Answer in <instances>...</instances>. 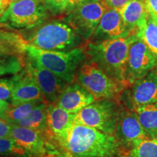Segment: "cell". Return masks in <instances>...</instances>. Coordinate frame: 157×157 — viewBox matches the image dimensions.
Wrapping results in <instances>:
<instances>
[{
    "label": "cell",
    "mask_w": 157,
    "mask_h": 157,
    "mask_svg": "<svg viewBox=\"0 0 157 157\" xmlns=\"http://www.w3.org/2000/svg\"><path fill=\"white\" fill-rule=\"evenodd\" d=\"M56 141L70 157H124L125 151L113 135L74 123Z\"/></svg>",
    "instance_id": "1"
},
{
    "label": "cell",
    "mask_w": 157,
    "mask_h": 157,
    "mask_svg": "<svg viewBox=\"0 0 157 157\" xmlns=\"http://www.w3.org/2000/svg\"><path fill=\"white\" fill-rule=\"evenodd\" d=\"M134 34L100 43L88 42L85 46L87 58L110 77L129 86L126 68L129 44Z\"/></svg>",
    "instance_id": "2"
},
{
    "label": "cell",
    "mask_w": 157,
    "mask_h": 157,
    "mask_svg": "<svg viewBox=\"0 0 157 157\" xmlns=\"http://www.w3.org/2000/svg\"><path fill=\"white\" fill-rule=\"evenodd\" d=\"M25 40L36 48L56 52H68L83 47L85 42L63 19L47 21Z\"/></svg>",
    "instance_id": "3"
},
{
    "label": "cell",
    "mask_w": 157,
    "mask_h": 157,
    "mask_svg": "<svg viewBox=\"0 0 157 157\" xmlns=\"http://www.w3.org/2000/svg\"><path fill=\"white\" fill-rule=\"evenodd\" d=\"M25 55L68 84L74 82L78 69L87 60L85 46L68 52H56L41 50L28 44Z\"/></svg>",
    "instance_id": "4"
},
{
    "label": "cell",
    "mask_w": 157,
    "mask_h": 157,
    "mask_svg": "<svg viewBox=\"0 0 157 157\" xmlns=\"http://www.w3.org/2000/svg\"><path fill=\"white\" fill-rule=\"evenodd\" d=\"M51 15L43 0L12 2L0 16V26L9 29L28 30L39 27Z\"/></svg>",
    "instance_id": "5"
},
{
    "label": "cell",
    "mask_w": 157,
    "mask_h": 157,
    "mask_svg": "<svg viewBox=\"0 0 157 157\" xmlns=\"http://www.w3.org/2000/svg\"><path fill=\"white\" fill-rule=\"evenodd\" d=\"M75 81L91 93L96 101L114 100L128 87L110 77L87 58L78 69Z\"/></svg>",
    "instance_id": "6"
},
{
    "label": "cell",
    "mask_w": 157,
    "mask_h": 157,
    "mask_svg": "<svg viewBox=\"0 0 157 157\" xmlns=\"http://www.w3.org/2000/svg\"><path fill=\"white\" fill-rule=\"evenodd\" d=\"M120 111L114 100H97L75 113L74 123L114 135Z\"/></svg>",
    "instance_id": "7"
},
{
    "label": "cell",
    "mask_w": 157,
    "mask_h": 157,
    "mask_svg": "<svg viewBox=\"0 0 157 157\" xmlns=\"http://www.w3.org/2000/svg\"><path fill=\"white\" fill-rule=\"evenodd\" d=\"M10 137L25 149L31 157H48L60 154L56 146L58 143L48 129L37 130L13 124Z\"/></svg>",
    "instance_id": "8"
},
{
    "label": "cell",
    "mask_w": 157,
    "mask_h": 157,
    "mask_svg": "<svg viewBox=\"0 0 157 157\" xmlns=\"http://www.w3.org/2000/svg\"><path fill=\"white\" fill-rule=\"evenodd\" d=\"M106 10L107 7L100 0L76 7L63 19L76 34L84 40L89 41Z\"/></svg>",
    "instance_id": "9"
},
{
    "label": "cell",
    "mask_w": 157,
    "mask_h": 157,
    "mask_svg": "<svg viewBox=\"0 0 157 157\" xmlns=\"http://www.w3.org/2000/svg\"><path fill=\"white\" fill-rule=\"evenodd\" d=\"M157 67V60L145 42L136 35L129 44L126 68L128 85Z\"/></svg>",
    "instance_id": "10"
},
{
    "label": "cell",
    "mask_w": 157,
    "mask_h": 157,
    "mask_svg": "<svg viewBox=\"0 0 157 157\" xmlns=\"http://www.w3.org/2000/svg\"><path fill=\"white\" fill-rule=\"evenodd\" d=\"M127 108H135L157 103V67L129 85L121 93Z\"/></svg>",
    "instance_id": "11"
},
{
    "label": "cell",
    "mask_w": 157,
    "mask_h": 157,
    "mask_svg": "<svg viewBox=\"0 0 157 157\" xmlns=\"http://www.w3.org/2000/svg\"><path fill=\"white\" fill-rule=\"evenodd\" d=\"M24 68L34 77L45 102L49 105L56 104L59 96L68 83L28 57L25 59Z\"/></svg>",
    "instance_id": "12"
},
{
    "label": "cell",
    "mask_w": 157,
    "mask_h": 157,
    "mask_svg": "<svg viewBox=\"0 0 157 157\" xmlns=\"http://www.w3.org/2000/svg\"><path fill=\"white\" fill-rule=\"evenodd\" d=\"M113 135L125 149L129 150L150 137L140 124L135 111L127 108L121 109Z\"/></svg>",
    "instance_id": "13"
},
{
    "label": "cell",
    "mask_w": 157,
    "mask_h": 157,
    "mask_svg": "<svg viewBox=\"0 0 157 157\" xmlns=\"http://www.w3.org/2000/svg\"><path fill=\"white\" fill-rule=\"evenodd\" d=\"M131 35L124 24L120 12L107 8L89 41L92 43H100Z\"/></svg>",
    "instance_id": "14"
},
{
    "label": "cell",
    "mask_w": 157,
    "mask_h": 157,
    "mask_svg": "<svg viewBox=\"0 0 157 157\" xmlns=\"http://www.w3.org/2000/svg\"><path fill=\"white\" fill-rule=\"evenodd\" d=\"M96 100L91 93L76 82L68 84L56 104L71 113H77Z\"/></svg>",
    "instance_id": "15"
},
{
    "label": "cell",
    "mask_w": 157,
    "mask_h": 157,
    "mask_svg": "<svg viewBox=\"0 0 157 157\" xmlns=\"http://www.w3.org/2000/svg\"><path fill=\"white\" fill-rule=\"evenodd\" d=\"M33 101L45 102L42 91L34 77L24 68L22 77L20 78L13 90L10 103L15 105Z\"/></svg>",
    "instance_id": "16"
},
{
    "label": "cell",
    "mask_w": 157,
    "mask_h": 157,
    "mask_svg": "<svg viewBox=\"0 0 157 157\" xmlns=\"http://www.w3.org/2000/svg\"><path fill=\"white\" fill-rule=\"evenodd\" d=\"M74 114L60 107L50 104L47 109L46 123L48 130L56 139L63 136L74 124Z\"/></svg>",
    "instance_id": "17"
},
{
    "label": "cell",
    "mask_w": 157,
    "mask_h": 157,
    "mask_svg": "<svg viewBox=\"0 0 157 157\" xmlns=\"http://www.w3.org/2000/svg\"><path fill=\"white\" fill-rule=\"evenodd\" d=\"M124 24L131 34H135L138 26L148 14L146 0H130L120 11Z\"/></svg>",
    "instance_id": "18"
},
{
    "label": "cell",
    "mask_w": 157,
    "mask_h": 157,
    "mask_svg": "<svg viewBox=\"0 0 157 157\" xmlns=\"http://www.w3.org/2000/svg\"><path fill=\"white\" fill-rule=\"evenodd\" d=\"M27 45L26 40L21 34L0 29V53L23 56Z\"/></svg>",
    "instance_id": "19"
},
{
    "label": "cell",
    "mask_w": 157,
    "mask_h": 157,
    "mask_svg": "<svg viewBox=\"0 0 157 157\" xmlns=\"http://www.w3.org/2000/svg\"><path fill=\"white\" fill-rule=\"evenodd\" d=\"M135 35L142 39L157 60V20L153 18L148 13Z\"/></svg>",
    "instance_id": "20"
},
{
    "label": "cell",
    "mask_w": 157,
    "mask_h": 157,
    "mask_svg": "<svg viewBox=\"0 0 157 157\" xmlns=\"http://www.w3.org/2000/svg\"><path fill=\"white\" fill-rule=\"evenodd\" d=\"M134 111L148 136L157 139V103L137 107Z\"/></svg>",
    "instance_id": "21"
},
{
    "label": "cell",
    "mask_w": 157,
    "mask_h": 157,
    "mask_svg": "<svg viewBox=\"0 0 157 157\" xmlns=\"http://www.w3.org/2000/svg\"><path fill=\"white\" fill-rule=\"evenodd\" d=\"M49 104L42 102L32 110L30 114L20 121L16 125L37 130H47L46 117Z\"/></svg>",
    "instance_id": "22"
},
{
    "label": "cell",
    "mask_w": 157,
    "mask_h": 157,
    "mask_svg": "<svg viewBox=\"0 0 157 157\" xmlns=\"http://www.w3.org/2000/svg\"><path fill=\"white\" fill-rule=\"evenodd\" d=\"M42 102L44 101H33L15 105H10L2 119L13 124H17L20 121L25 119L27 116L30 114L32 110Z\"/></svg>",
    "instance_id": "23"
},
{
    "label": "cell",
    "mask_w": 157,
    "mask_h": 157,
    "mask_svg": "<svg viewBox=\"0 0 157 157\" xmlns=\"http://www.w3.org/2000/svg\"><path fill=\"white\" fill-rule=\"evenodd\" d=\"M24 63L22 56L0 53V76L19 74L24 69Z\"/></svg>",
    "instance_id": "24"
},
{
    "label": "cell",
    "mask_w": 157,
    "mask_h": 157,
    "mask_svg": "<svg viewBox=\"0 0 157 157\" xmlns=\"http://www.w3.org/2000/svg\"><path fill=\"white\" fill-rule=\"evenodd\" d=\"M129 157H157V139L143 140L129 150Z\"/></svg>",
    "instance_id": "25"
},
{
    "label": "cell",
    "mask_w": 157,
    "mask_h": 157,
    "mask_svg": "<svg viewBox=\"0 0 157 157\" xmlns=\"http://www.w3.org/2000/svg\"><path fill=\"white\" fill-rule=\"evenodd\" d=\"M0 156L31 157L26 151L17 145L12 137L0 138Z\"/></svg>",
    "instance_id": "26"
},
{
    "label": "cell",
    "mask_w": 157,
    "mask_h": 157,
    "mask_svg": "<svg viewBox=\"0 0 157 157\" xmlns=\"http://www.w3.org/2000/svg\"><path fill=\"white\" fill-rule=\"evenodd\" d=\"M45 7L51 15L68 14L76 8L74 0H43Z\"/></svg>",
    "instance_id": "27"
},
{
    "label": "cell",
    "mask_w": 157,
    "mask_h": 157,
    "mask_svg": "<svg viewBox=\"0 0 157 157\" xmlns=\"http://www.w3.org/2000/svg\"><path fill=\"white\" fill-rule=\"evenodd\" d=\"M23 70L19 74L9 77L0 78V100L10 101L13 90L20 78L22 77Z\"/></svg>",
    "instance_id": "28"
},
{
    "label": "cell",
    "mask_w": 157,
    "mask_h": 157,
    "mask_svg": "<svg viewBox=\"0 0 157 157\" xmlns=\"http://www.w3.org/2000/svg\"><path fill=\"white\" fill-rule=\"evenodd\" d=\"M108 9H113L120 12L130 0H101Z\"/></svg>",
    "instance_id": "29"
},
{
    "label": "cell",
    "mask_w": 157,
    "mask_h": 157,
    "mask_svg": "<svg viewBox=\"0 0 157 157\" xmlns=\"http://www.w3.org/2000/svg\"><path fill=\"white\" fill-rule=\"evenodd\" d=\"M13 124L5 119H0V138L10 137Z\"/></svg>",
    "instance_id": "30"
},
{
    "label": "cell",
    "mask_w": 157,
    "mask_h": 157,
    "mask_svg": "<svg viewBox=\"0 0 157 157\" xmlns=\"http://www.w3.org/2000/svg\"><path fill=\"white\" fill-rule=\"evenodd\" d=\"M146 7L147 13L157 20V0H146Z\"/></svg>",
    "instance_id": "31"
},
{
    "label": "cell",
    "mask_w": 157,
    "mask_h": 157,
    "mask_svg": "<svg viewBox=\"0 0 157 157\" xmlns=\"http://www.w3.org/2000/svg\"><path fill=\"white\" fill-rule=\"evenodd\" d=\"M10 106V104L8 102L0 100V119L4 117Z\"/></svg>",
    "instance_id": "32"
},
{
    "label": "cell",
    "mask_w": 157,
    "mask_h": 157,
    "mask_svg": "<svg viewBox=\"0 0 157 157\" xmlns=\"http://www.w3.org/2000/svg\"><path fill=\"white\" fill-rule=\"evenodd\" d=\"M99 1L100 0H74V2H75L76 7H78V6L86 5V4L97 2H99Z\"/></svg>",
    "instance_id": "33"
},
{
    "label": "cell",
    "mask_w": 157,
    "mask_h": 157,
    "mask_svg": "<svg viewBox=\"0 0 157 157\" xmlns=\"http://www.w3.org/2000/svg\"><path fill=\"white\" fill-rule=\"evenodd\" d=\"M7 6L4 2L3 0H0V16H1L2 15V13L5 12V10L7 8Z\"/></svg>",
    "instance_id": "34"
},
{
    "label": "cell",
    "mask_w": 157,
    "mask_h": 157,
    "mask_svg": "<svg viewBox=\"0 0 157 157\" xmlns=\"http://www.w3.org/2000/svg\"><path fill=\"white\" fill-rule=\"evenodd\" d=\"M48 157H70V156H68V155L66 154H58V155H55V156H51Z\"/></svg>",
    "instance_id": "35"
},
{
    "label": "cell",
    "mask_w": 157,
    "mask_h": 157,
    "mask_svg": "<svg viewBox=\"0 0 157 157\" xmlns=\"http://www.w3.org/2000/svg\"><path fill=\"white\" fill-rule=\"evenodd\" d=\"M3 1L7 7H8V6L10 5V4L12 2V0H3Z\"/></svg>",
    "instance_id": "36"
},
{
    "label": "cell",
    "mask_w": 157,
    "mask_h": 157,
    "mask_svg": "<svg viewBox=\"0 0 157 157\" xmlns=\"http://www.w3.org/2000/svg\"><path fill=\"white\" fill-rule=\"evenodd\" d=\"M16 1H18V0H12V2H16Z\"/></svg>",
    "instance_id": "37"
}]
</instances>
